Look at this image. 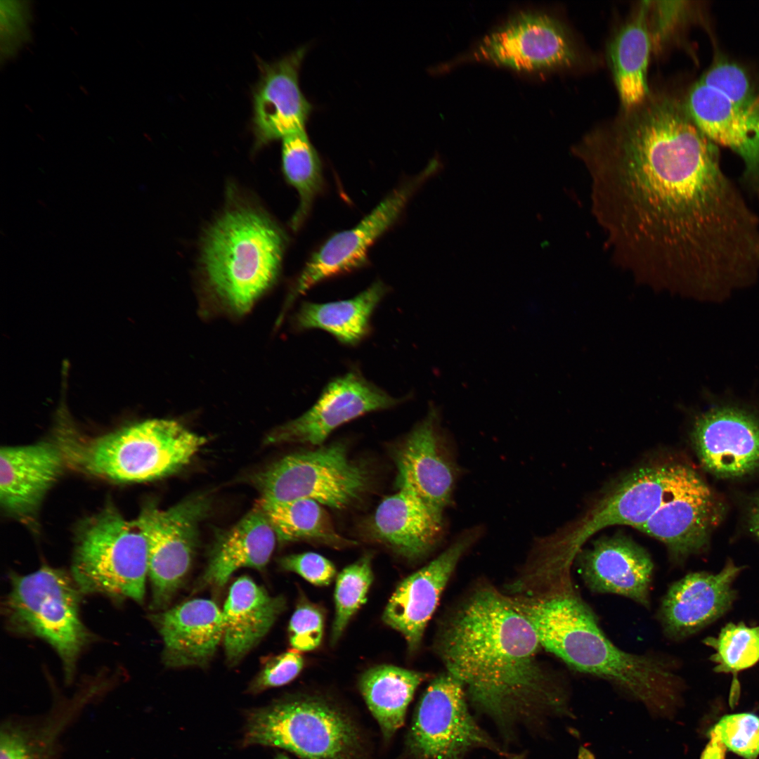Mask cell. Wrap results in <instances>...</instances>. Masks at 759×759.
<instances>
[{"mask_svg": "<svg viewBox=\"0 0 759 759\" xmlns=\"http://www.w3.org/2000/svg\"><path fill=\"white\" fill-rule=\"evenodd\" d=\"M574 153L613 259L635 276L712 299L759 277V217L684 103L651 93Z\"/></svg>", "mask_w": 759, "mask_h": 759, "instance_id": "6da1fadb", "label": "cell"}, {"mask_svg": "<svg viewBox=\"0 0 759 759\" xmlns=\"http://www.w3.org/2000/svg\"><path fill=\"white\" fill-rule=\"evenodd\" d=\"M537 634L506 594L476 585L439 625L434 648L481 713L506 727L563 713L566 693L540 663Z\"/></svg>", "mask_w": 759, "mask_h": 759, "instance_id": "7a4b0ae2", "label": "cell"}, {"mask_svg": "<svg viewBox=\"0 0 759 759\" xmlns=\"http://www.w3.org/2000/svg\"><path fill=\"white\" fill-rule=\"evenodd\" d=\"M535 630L542 647L573 670L606 680L653 713L671 714L680 702L682 682L669 657L637 654L615 645L576 591L571 576L553 579L510 597Z\"/></svg>", "mask_w": 759, "mask_h": 759, "instance_id": "3957f363", "label": "cell"}, {"mask_svg": "<svg viewBox=\"0 0 759 759\" xmlns=\"http://www.w3.org/2000/svg\"><path fill=\"white\" fill-rule=\"evenodd\" d=\"M286 242L264 210L231 197L202 239L199 265L206 287L234 311H247L276 280Z\"/></svg>", "mask_w": 759, "mask_h": 759, "instance_id": "277c9868", "label": "cell"}, {"mask_svg": "<svg viewBox=\"0 0 759 759\" xmlns=\"http://www.w3.org/2000/svg\"><path fill=\"white\" fill-rule=\"evenodd\" d=\"M58 444L67 462L100 478L143 482L164 477L188 465L207 440L170 420L138 422L83 439L66 422Z\"/></svg>", "mask_w": 759, "mask_h": 759, "instance_id": "5b68a950", "label": "cell"}, {"mask_svg": "<svg viewBox=\"0 0 759 759\" xmlns=\"http://www.w3.org/2000/svg\"><path fill=\"white\" fill-rule=\"evenodd\" d=\"M148 576V550L136 519L112 508L91 517L80 528L72 576L83 593L143 603Z\"/></svg>", "mask_w": 759, "mask_h": 759, "instance_id": "8992f818", "label": "cell"}, {"mask_svg": "<svg viewBox=\"0 0 759 759\" xmlns=\"http://www.w3.org/2000/svg\"><path fill=\"white\" fill-rule=\"evenodd\" d=\"M81 593L72 576L44 566L27 575L13 576L4 605L12 630L41 638L55 649L67 682L90 637L80 617Z\"/></svg>", "mask_w": 759, "mask_h": 759, "instance_id": "52a82bcc", "label": "cell"}, {"mask_svg": "<svg viewBox=\"0 0 759 759\" xmlns=\"http://www.w3.org/2000/svg\"><path fill=\"white\" fill-rule=\"evenodd\" d=\"M244 744L278 747L303 759H353L359 735L341 711L320 699L293 696L254 709Z\"/></svg>", "mask_w": 759, "mask_h": 759, "instance_id": "ba28073f", "label": "cell"}, {"mask_svg": "<svg viewBox=\"0 0 759 759\" xmlns=\"http://www.w3.org/2000/svg\"><path fill=\"white\" fill-rule=\"evenodd\" d=\"M254 482L265 500L308 498L342 510L365 494L370 474L349 458L342 444L335 443L287 455L259 472Z\"/></svg>", "mask_w": 759, "mask_h": 759, "instance_id": "9c48e42d", "label": "cell"}, {"mask_svg": "<svg viewBox=\"0 0 759 759\" xmlns=\"http://www.w3.org/2000/svg\"><path fill=\"white\" fill-rule=\"evenodd\" d=\"M679 464L644 467L609 488L581 518L541 541L550 552L571 562L582 545L599 531L615 524L638 529L668 496Z\"/></svg>", "mask_w": 759, "mask_h": 759, "instance_id": "30bf717a", "label": "cell"}, {"mask_svg": "<svg viewBox=\"0 0 759 759\" xmlns=\"http://www.w3.org/2000/svg\"><path fill=\"white\" fill-rule=\"evenodd\" d=\"M462 684L448 672L436 676L423 693L408 737L415 759H462L472 748L498 751L472 717Z\"/></svg>", "mask_w": 759, "mask_h": 759, "instance_id": "8fae6325", "label": "cell"}, {"mask_svg": "<svg viewBox=\"0 0 759 759\" xmlns=\"http://www.w3.org/2000/svg\"><path fill=\"white\" fill-rule=\"evenodd\" d=\"M516 71L538 72L573 66L578 53L568 29L557 18L521 11L486 34L466 60Z\"/></svg>", "mask_w": 759, "mask_h": 759, "instance_id": "7c38bea8", "label": "cell"}, {"mask_svg": "<svg viewBox=\"0 0 759 759\" xmlns=\"http://www.w3.org/2000/svg\"><path fill=\"white\" fill-rule=\"evenodd\" d=\"M203 496L189 498L167 510L150 504L136 519L147 540L153 606L171 599L187 574L197 541V526L208 511Z\"/></svg>", "mask_w": 759, "mask_h": 759, "instance_id": "4fadbf2b", "label": "cell"}, {"mask_svg": "<svg viewBox=\"0 0 759 759\" xmlns=\"http://www.w3.org/2000/svg\"><path fill=\"white\" fill-rule=\"evenodd\" d=\"M722 514L717 495L694 470L679 464L668 496L637 530L663 543L680 562L702 550Z\"/></svg>", "mask_w": 759, "mask_h": 759, "instance_id": "5bb4252c", "label": "cell"}, {"mask_svg": "<svg viewBox=\"0 0 759 759\" xmlns=\"http://www.w3.org/2000/svg\"><path fill=\"white\" fill-rule=\"evenodd\" d=\"M400 401L358 372L351 371L328 383L308 411L276 428L266 441L320 446L342 424L368 413L390 408Z\"/></svg>", "mask_w": 759, "mask_h": 759, "instance_id": "9a60e30c", "label": "cell"}, {"mask_svg": "<svg viewBox=\"0 0 759 759\" xmlns=\"http://www.w3.org/2000/svg\"><path fill=\"white\" fill-rule=\"evenodd\" d=\"M426 180L421 173L408 181L386 197L355 227L329 238L305 265L291 297L304 293L325 279L365 265L370 246L396 222L408 200Z\"/></svg>", "mask_w": 759, "mask_h": 759, "instance_id": "2e32d148", "label": "cell"}, {"mask_svg": "<svg viewBox=\"0 0 759 759\" xmlns=\"http://www.w3.org/2000/svg\"><path fill=\"white\" fill-rule=\"evenodd\" d=\"M439 416L434 408L429 411L401 442L394 462L398 488L412 491L443 512L452 500L458 471Z\"/></svg>", "mask_w": 759, "mask_h": 759, "instance_id": "e0dca14e", "label": "cell"}, {"mask_svg": "<svg viewBox=\"0 0 759 759\" xmlns=\"http://www.w3.org/2000/svg\"><path fill=\"white\" fill-rule=\"evenodd\" d=\"M477 528L467 530L437 557L404 578L390 597L383 621L405 638L409 651L420 646L426 626L460 559L475 542Z\"/></svg>", "mask_w": 759, "mask_h": 759, "instance_id": "ac0fdd59", "label": "cell"}, {"mask_svg": "<svg viewBox=\"0 0 759 759\" xmlns=\"http://www.w3.org/2000/svg\"><path fill=\"white\" fill-rule=\"evenodd\" d=\"M692 440L703 467L726 478L759 469V419L729 406L711 408L697 417Z\"/></svg>", "mask_w": 759, "mask_h": 759, "instance_id": "d6986e66", "label": "cell"}, {"mask_svg": "<svg viewBox=\"0 0 759 759\" xmlns=\"http://www.w3.org/2000/svg\"><path fill=\"white\" fill-rule=\"evenodd\" d=\"M741 570L729 562L718 573H689L673 583L657 611L665 637L680 641L727 612L736 597L732 585Z\"/></svg>", "mask_w": 759, "mask_h": 759, "instance_id": "ffe728a7", "label": "cell"}, {"mask_svg": "<svg viewBox=\"0 0 759 759\" xmlns=\"http://www.w3.org/2000/svg\"><path fill=\"white\" fill-rule=\"evenodd\" d=\"M306 52L302 46L273 63H262L253 93V131L255 147L305 129L311 106L299 84L300 67Z\"/></svg>", "mask_w": 759, "mask_h": 759, "instance_id": "44dd1931", "label": "cell"}, {"mask_svg": "<svg viewBox=\"0 0 759 759\" xmlns=\"http://www.w3.org/2000/svg\"><path fill=\"white\" fill-rule=\"evenodd\" d=\"M684 104L694 123L708 139L741 158L746 181L759 190V103L738 105L698 80Z\"/></svg>", "mask_w": 759, "mask_h": 759, "instance_id": "7402d4cb", "label": "cell"}, {"mask_svg": "<svg viewBox=\"0 0 759 759\" xmlns=\"http://www.w3.org/2000/svg\"><path fill=\"white\" fill-rule=\"evenodd\" d=\"M579 562L582 580L592 592L618 595L650 607L654 563L632 540L620 535L599 538Z\"/></svg>", "mask_w": 759, "mask_h": 759, "instance_id": "603a6c76", "label": "cell"}, {"mask_svg": "<svg viewBox=\"0 0 759 759\" xmlns=\"http://www.w3.org/2000/svg\"><path fill=\"white\" fill-rule=\"evenodd\" d=\"M368 533L401 557L415 561L427 556L440 540L443 512L412 491L398 488L379 504L368 522Z\"/></svg>", "mask_w": 759, "mask_h": 759, "instance_id": "cb8c5ba5", "label": "cell"}, {"mask_svg": "<svg viewBox=\"0 0 759 759\" xmlns=\"http://www.w3.org/2000/svg\"><path fill=\"white\" fill-rule=\"evenodd\" d=\"M0 458L1 505L18 517L36 511L66 462L59 445L45 441L2 447Z\"/></svg>", "mask_w": 759, "mask_h": 759, "instance_id": "d4e9b609", "label": "cell"}, {"mask_svg": "<svg viewBox=\"0 0 759 759\" xmlns=\"http://www.w3.org/2000/svg\"><path fill=\"white\" fill-rule=\"evenodd\" d=\"M164 642L169 667L203 666L223 638L222 610L207 599H193L152 616Z\"/></svg>", "mask_w": 759, "mask_h": 759, "instance_id": "484cf974", "label": "cell"}, {"mask_svg": "<svg viewBox=\"0 0 759 759\" xmlns=\"http://www.w3.org/2000/svg\"><path fill=\"white\" fill-rule=\"evenodd\" d=\"M286 607L283 596H272L248 576L230 588L224 607L223 644L228 662L240 661L269 631Z\"/></svg>", "mask_w": 759, "mask_h": 759, "instance_id": "4316f807", "label": "cell"}, {"mask_svg": "<svg viewBox=\"0 0 759 759\" xmlns=\"http://www.w3.org/2000/svg\"><path fill=\"white\" fill-rule=\"evenodd\" d=\"M276 540L269 521L256 505L232 528L219 536L202 576L203 584L222 587L239 569H264Z\"/></svg>", "mask_w": 759, "mask_h": 759, "instance_id": "83f0119b", "label": "cell"}, {"mask_svg": "<svg viewBox=\"0 0 759 759\" xmlns=\"http://www.w3.org/2000/svg\"><path fill=\"white\" fill-rule=\"evenodd\" d=\"M649 1L641 2L632 16L614 35L608 56L623 111L641 105L650 95L647 69L651 42L648 29Z\"/></svg>", "mask_w": 759, "mask_h": 759, "instance_id": "f1b7e54d", "label": "cell"}, {"mask_svg": "<svg viewBox=\"0 0 759 759\" xmlns=\"http://www.w3.org/2000/svg\"><path fill=\"white\" fill-rule=\"evenodd\" d=\"M426 678L425 673L391 665L377 666L362 674L361 693L385 737L403 725L414 693Z\"/></svg>", "mask_w": 759, "mask_h": 759, "instance_id": "f546056e", "label": "cell"}, {"mask_svg": "<svg viewBox=\"0 0 759 759\" xmlns=\"http://www.w3.org/2000/svg\"><path fill=\"white\" fill-rule=\"evenodd\" d=\"M387 291L384 283L377 281L350 299L304 303L295 316L296 326L301 330L320 328L343 344L354 345L368 332L371 316Z\"/></svg>", "mask_w": 759, "mask_h": 759, "instance_id": "4dcf8cb0", "label": "cell"}, {"mask_svg": "<svg viewBox=\"0 0 759 759\" xmlns=\"http://www.w3.org/2000/svg\"><path fill=\"white\" fill-rule=\"evenodd\" d=\"M256 505L265 514L280 543L301 540L337 549L357 544L335 531L328 514L313 500L271 502L260 498Z\"/></svg>", "mask_w": 759, "mask_h": 759, "instance_id": "1f68e13d", "label": "cell"}, {"mask_svg": "<svg viewBox=\"0 0 759 759\" xmlns=\"http://www.w3.org/2000/svg\"><path fill=\"white\" fill-rule=\"evenodd\" d=\"M84 704L78 698L39 720H7L1 727L0 759H51L60 736Z\"/></svg>", "mask_w": 759, "mask_h": 759, "instance_id": "d6a6232c", "label": "cell"}, {"mask_svg": "<svg viewBox=\"0 0 759 759\" xmlns=\"http://www.w3.org/2000/svg\"><path fill=\"white\" fill-rule=\"evenodd\" d=\"M282 167L286 180L298 192L299 205L291 220L298 229L323 187L321 163L305 129L282 138Z\"/></svg>", "mask_w": 759, "mask_h": 759, "instance_id": "836d02e7", "label": "cell"}, {"mask_svg": "<svg viewBox=\"0 0 759 759\" xmlns=\"http://www.w3.org/2000/svg\"><path fill=\"white\" fill-rule=\"evenodd\" d=\"M703 642L715 651L710 657L716 663L714 671L733 675L730 702L735 703L739 692L737 674L759 661V626L750 628L742 622L729 623L718 637H708Z\"/></svg>", "mask_w": 759, "mask_h": 759, "instance_id": "e575fe53", "label": "cell"}, {"mask_svg": "<svg viewBox=\"0 0 759 759\" xmlns=\"http://www.w3.org/2000/svg\"><path fill=\"white\" fill-rule=\"evenodd\" d=\"M373 580L372 557L365 554L345 567L337 576L335 588V614L331 644H335L353 616L366 602Z\"/></svg>", "mask_w": 759, "mask_h": 759, "instance_id": "d590c367", "label": "cell"}, {"mask_svg": "<svg viewBox=\"0 0 759 759\" xmlns=\"http://www.w3.org/2000/svg\"><path fill=\"white\" fill-rule=\"evenodd\" d=\"M708 734L711 740L744 759H757L759 755V716L754 713L725 715Z\"/></svg>", "mask_w": 759, "mask_h": 759, "instance_id": "8d00e7d4", "label": "cell"}, {"mask_svg": "<svg viewBox=\"0 0 759 759\" xmlns=\"http://www.w3.org/2000/svg\"><path fill=\"white\" fill-rule=\"evenodd\" d=\"M699 81L738 105L751 107L759 103V93H756L744 70L736 63L722 60L716 61Z\"/></svg>", "mask_w": 759, "mask_h": 759, "instance_id": "74e56055", "label": "cell"}, {"mask_svg": "<svg viewBox=\"0 0 759 759\" xmlns=\"http://www.w3.org/2000/svg\"><path fill=\"white\" fill-rule=\"evenodd\" d=\"M693 8L686 1H649L647 22L652 51L656 53L692 18Z\"/></svg>", "mask_w": 759, "mask_h": 759, "instance_id": "f35d334b", "label": "cell"}, {"mask_svg": "<svg viewBox=\"0 0 759 759\" xmlns=\"http://www.w3.org/2000/svg\"><path fill=\"white\" fill-rule=\"evenodd\" d=\"M323 630L324 615L321 609L301 596L289 623L291 646L299 651H312L320 644Z\"/></svg>", "mask_w": 759, "mask_h": 759, "instance_id": "ab89813d", "label": "cell"}, {"mask_svg": "<svg viewBox=\"0 0 759 759\" xmlns=\"http://www.w3.org/2000/svg\"><path fill=\"white\" fill-rule=\"evenodd\" d=\"M304 659L300 651L291 649L270 660L254 679L249 687L252 694L283 686L293 680L301 672Z\"/></svg>", "mask_w": 759, "mask_h": 759, "instance_id": "60d3db41", "label": "cell"}, {"mask_svg": "<svg viewBox=\"0 0 759 759\" xmlns=\"http://www.w3.org/2000/svg\"><path fill=\"white\" fill-rule=\"evenodd\" d=\"M282 569L296 573L313 585H328L336 575L332 562L315 552L285 556L279 562Z\"/></svg>", "mask_w": 759, "mask_h": 759, "instance_id": "b9f144b4", "label": "cell"}, {"mask_svg": "<svg viewBox=\"0 0 759 759\" xmlns=\"http://www.w3.org/2000/svg\"><path fill=\"white\" fill-rule=\"evenodd\" d=\"M748 524L751 531L759 540V495L755 497L751 504Z\"/></svg>", "mask_w": 759, "mask_h": 759, "instance_id": "7bdbcfd3", "label": "cell"}, {"mask_svg": "<svg viewBox=\"0 0 759 759\" xmlns=\"http://www.w3.org/2000/svg\"><path fill=\"white\" fill-rule=\"evenodd\" d=\"M443 168L441 162L437 159H433L428 164L427 167L422 171V173L427 179L430 178L436 175Z\"/></svg>", "mask_w": 759, "mask_h": 759, "instance_id": "ee69618b", "label": "cell"}, {"mask_svg": "<svg viewBox=\"0 0 759 759\" xmlns=\"http://www.w3.org/2000/svg\"><path fill=\"white\" fill-rule=\"evenodd\" d=\"M578 759H595V757L588 748L580 746L578 750Z\"/></svg>", "mask_w": 759, "mask_h": 759, "instance_id": "f6af8a7d", "label": "cell"}, {"mask_svg": "<svg viewBox=\"0 0 759 759\" xmlns=\"http://www.w3.org/2000/svg\"><path fill=\"white\" fill-rule=\"evenodd\" d=\"M275 759H290V758H289V757H287V756L286 755H285V754L279 753V754H278V755H276V757L275 758Z\"/></svg>", "mask_w": 759, "mask_h": 759, "instance_id": "bcb514c9", "label": "cell"}, {"mask_svg": "<svg viewBox=\"0 0 759 759\" xmlns=\"http://www.w3.org/2000/svg\"><path fill=\"white\" fill-rule=\"evenodd\" d=\"M511 759H522V758H520V757L516 756V757H514V758H511Z\"/></svg>", "mask_w": 759, "mask_h": 759, "instance_id": "7dc6e473", "label": "cell"}]
</instances>
